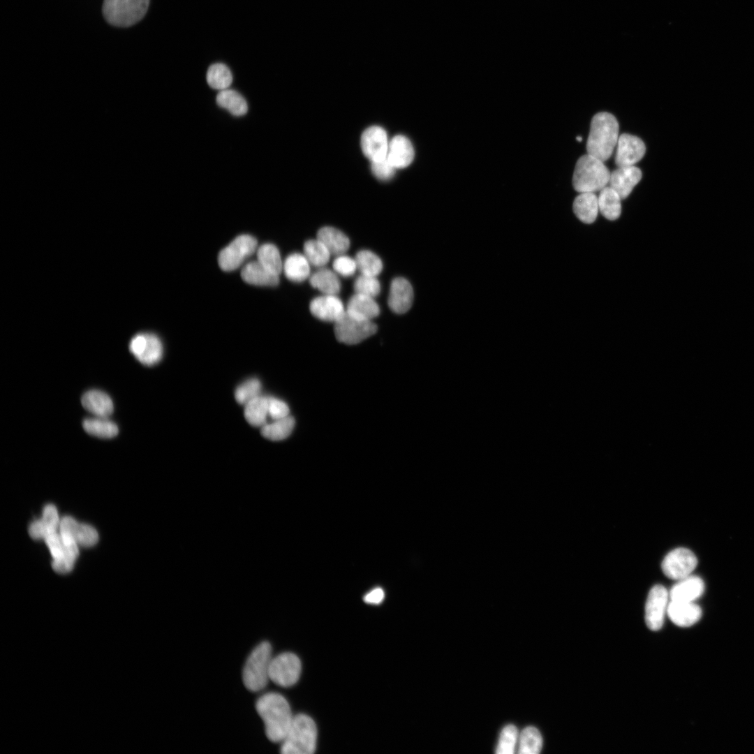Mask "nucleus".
Segmentation results:
<instances>
[{
  "instance_id": "14",
  "label": "nucleus",
  "mask_w": 754,
  "mask_h": 754,
  "mask_svg": "<svg viewBox=\"0 0 754 754\" xmlns=\"http://www.w3.org/2000/svg\"><path fill=\"white\" fill-rule=\"evenodd\" d=\"M389 142L385 131L380 126L367 128L361 138L362 151L371 162L387 158Z\"/></svg>"
},
{
  "instance_id": "31",
  "label": "nucleus",
  "mask_w": 754,
  "mask_h": 754,
  "mask_svg": "<svg viewBox=\"0 0 754 754\" xmlns=\"http://www.w3.org/2000/svg\"><path fill=\"white\" fill-rule=\"evenodd\" d=\"M346 310L371 320L380 314V307L374 298L359 293L350 297Z\"/></svg>"
},
{
  "instance_id": "43",
  "label": "nucleus",
  "mask_w": 754,
  "mask_h": 754,
  "mask_svg": "<svg viewBox=\"0 0 754 754\" xmlns=\"http://www.w3.org/2000/svg\"><path fill=\"white\" fill-rule=\"evenodd\" d=\"M518 731L513 725H506L501 731L496 753L498 754H512L514 753L517 741Z\"/></svg>"
},
{
  "instance_id": "21",
  "label": "nucleus",
  "mask_w": 754,
  "mask_h": 754,
  "mask_svg": "<svg viewBox=\"0 0 754 754\" xmlns=\"http://www.w3.org/2000/svg\"><path fill=\"white\" fill-rule=\"evenodd\" d=\"M678 581L669 592L670 600L694 602L704 593V582L697 576L690 575Z\"/></svg>"
},
{
  "instance_id": "29",
  "label": "nucleus",
  "mask_w": 754,
  "mask_h": 754,
  "mask_svg": "<svg viewBox=\"0 0 754 754\" xmlns=\"http://www.w3.org/2000/svg\"><path fill=\"white\" fill-rule=\"evenodd\" d=\"M311 286L324 295L338 294L341 290V282L337 274L327 268H319L309 276Z\"/></svg>"
},
{
  "instance_id": "7",
  "label": "nucleus",
  "mask_w": 754,
  "mask_h": 754,
  "mask_svg": "<svg viewBox=\"0 0 754 754\" xmlns=\"http://www.w3.org/2000/svg\"><path fill=\"white\" fill-rule=\"evenodd\" d=\"M376 325L371 320L346 309L343 315L334 323V334L337 340L348 345L360 343L374 334Z\"/></svg>"
},
{
  "instance_id": "24",
  "label": "nucleus",
  "mask_w": 754,
  "mask_h": 754,
  "mask_svg": "<svg viewBox=\"0 0 754 754\" xmlns=\"http://www.w3.org/2000/svg\"><path fill=\"white\" fill-rule=\"evenodd\" d=\"M59 524L56 507L52 504H48L43 509L42 518L30 525L29 533L34 539H45L57 532Z\"/></svg>"
},
{
  "instance_id": "48",
  "label": "nucleus",
  "mask_w": 754,
  "mask_h": 754,
  "mask_svg": "<svg viewBox=\"0 0 754 754\" xmlns=\"http://www.w3.org/2000/svg\"><path fill=\"white\" fill-rule=\"evenodd\" d=\"M577 140L579 141V142L582 141V137H577Z\"/></svg>"
},
{
  "instance_id": "6",
  "label": "nucleus",
  "mask_w": 754,
  "mask_h": 754,
  "mask_svg": "<svg viewBox=\"0 0 754 754\" xmlns=\"http://www.w3.org/2000/svg\"><path fill=\"white\" fill-rule=\"evenodd\" d=\"M149 3V0H103L102 13L110 24L128 27L145 16Z\"/></svg>"
},
{
  "instance_id": "20",
  "label": "nucleus",
  "mask_w": 754,
  "mask_h": 754,
  "mask_svg": "<svg viewBox=\"0 0 754 754\" xmlns=\"http://www.w3.org/2000/svg\"><path fill=\"white\" fill-rule=\"evenodd\" d=\"M670 620L677 626L688 627L697 623L701 616V608L694 602L670 600L667 610Z\"/></svg>"
},
{
  "instance_id": "27",
  "label": "nucleus",
  "mask_w": 754,
  "mask_h": 754,
  "mask_svg": "<svg viewBox=\"0 0 754 754\" xmlns=\"http://www.w3.org/2000/svg\"><path fill=\"white\" fill-rule=\"evenodd\" d=\"M311 265L304 254L293 253L284 260L283 271L286 278L293 282L300 283L310 276Z\"/></svg>"
},
{
  "instance_id": "25",
  "label": "nucleus",
  "mask_w": 754,
  "mask_h": 754,
  "mask_svg": "<svg viewBox=\"0 0 754 754\" xmlns=\"http://www.w3.org/2000/svg\"><path fill=\"white\" fill-rule=\"evenodd\" d=\"M241 276L246 283L258 286H275L279 282V276L269 272L258 260L246 264Z\"/></svg>"
},
{
  "instance_id": "42",
  "label": "nucleus",
  "mask_w": 754,
  "mask_h": 754,
  "mask_svg": "<svg viewBox=\"0 0 754 754\" xmlns=\"http://www.w3.org/2000/svg\"><path fill=\"white\" fill-rule=\"evenodd\" d=\"M353 289L355 293L374 298L380 293L381 286L376 276L361 274L355 279Z\"/></svg>"
},
{
  "instance_id": "15",
  "label": "nucleus",
  "mask_w": 754,
  "mask_h": 754,
  "mask_svg": "<svg viewBox=\"0 0 754 754\" xmlns=\"http://www.w3.org/2000/svg\"><path fill=\"white\" fill-rule=\"evenodd\" d=\"M645 151V145L640 138L623 133L618 139L615 163L618 168L634 165L642 158Z\"/></svg>"
},
{
  "instance_id": "8",
  "label": "nucleus",
  "mask_w": 754,
  "mask_h": 754,
  "mask_svg": "<svg viewBox=\"0 0 754 754\" xmlns=\"http://www.w3.org/2000/svg\"><path fill=\"white\" fill-rule=\"evenodd\" d=\"M257 249L258 242L255 237L249 235H240L220 251L219 265L223 271H233Z\"/></svg>"
},
{
  "instance_id": "1",
  "label": "nucleus",
  "mask_w": 754,
  "mask_h": 754,
  "mask_svg": "<svg viewBox=\"0 0 754 754\" xmlns=\"http://www.w3.org/2000/svg\"><path fill=\"white\" fill-rule=\"evenodd\" d=\"M256 709L264 722L267 739L281 742L293 720L287 700L281 694L270 692L261 695L256 702Z\"/></svg>"
},
{
  "instance_id": "13",
  "label": "nucleus",
  "mask_w": 754,
  "mask_h": 754,
  "mask_svg": "<svg viewBox=\"0 0 754 754\" xmlns=\"http://www.w3.org/2000/svg\"><path fill=\"white\" fill-rule=\"evenodd\" d=\"M669 598V592L663 585H655L649 591L645 605V622L650 630L656 631L662 628Z\"/></svg>"
},
{
  "instance_id": "47",
  "label": "nucleus",
  "mask_w": 754,
  "mask_h": 754,
  "mask_svg": "<svg viewBox=\"0 0 754 754\" xmlns=\"http://www.w3.org/2000/svg\"><path fill=\"white\" fill-rule=\"evenodd\" d=\"M385 593L381 588H376L364 596V600L369 604H379L384 599Z\"/></svg>"
},
{
  "instance_id": "18",
  "label": "nucleus",
  "mask_w": 754,
  "mask_h": 754,
  "mask_svg": "<svg viewBox=\"0 0 754 754\" xmlns=\"http://www.w3.org/2000/svg\"><path fill=\"white\" fill-rule=\"evenodd\" d=\"M60 533L71 538L77 545L83 547H91L98 540V535L94 528L89 525L80 524L73 518L64 517L59 524Z\"/></svg>"
},
{
  "instance_id": "16",
  "label": "nucleus",
  "mask_w": 754,
  "mask_h": 754,
  "mask_svg": "<svg viewBox=\"0 0 754 754\" xmlns=\"http://www.w3.org/2000/svg\"><path fill=\"white\" fill-rule=\"evenodd\" d=\"M413 290L411 283L405 278H394L390 286L387 298L389 308L395 313H406L412 306Z\"/></svg>"
},
{
  "instance_id": "2",
  "label": "nucleus",
  "mask_w": 754,
  "mask_h": 754,
  "mask_svg": "<svg viewBox=\"0 0 754 754\" xmlns=\"http://www.w3.org/2000/svg\"><path fill=\"white\" fill-rule=\"evenodd\" d=\"M619 123L614 115L601 112L593 117L586 142L587 154L603 161L612 154L619 139Z\"/></svg>"
},
{
  "instance_id": "22",
  "label": "nucleus",
  "mask_w": 754,
  "mask_h": 754,
  "mask_svg": "<svg viewBox=\"0 0 754 754\" xmlns=\"http://www.w3.org/2000/svg\"><path fill=\"white\" fill-rule=\"evenodd\" d=\"M413 158L414 149L407 138L399 135L390 141L387 158L395 169L408 166Z\"/></svg>"
},
{
  "instance_id": "38",
  "label": "nucleus",
  "mask_w": 754,
  "mask_h": 754,
  "mask_svg": "<svg viewBox=\"0 0 754 754\" xmlns=\"http://www.w3.org/2000/svg\"><path fill=\"white\" fill-rule=\"evenodd\" d=\"M355 260L357 268L362 274L377 276L383 269L381 259L369 250L359 251Z\"/></svg>"
},
{
  "instance_id": "36",
  "label": "nucleus",
  "mask_w": 754,
  "mask_h": 754,
  "mask_svg": "<svg viewBox=\"0 0 754 754\" xmlns=\"http://www.w3.org/2000/svg\"><path fill=\"white\" fill-rule=\"evenodd\" d=\"M257 260L267 269L279 275L283 271L281 255L277 247L270 243H266L257 249Z\"/></svg>"
},
{
  "instance_id": "33",
  "label": "nucleus",
  "mask_w": 754,
  "mask_h": 754,
  "mask_svg": "<svg viewBox=\"0 0 754 754\" xmlns=\"http://www.w3.org/2000/svg\"><path fill=\"white\" fill-rule=\"evenodd\" d=\"M268 415V397L259 395L245 404L244 416L252 426L262 427Z\"/></svg>"
},
{
  "instance_id": "4",
  "label": "nucleus",
  "mask_w": 754,
  "mask_h": 754,
  "mask_svg": "<svg viewBox=\"0 0 754 754\" xmlns=\"http://www.w3.org/2000/svg\"><path fill=\"white\" fill-rule=\"evenodd\" d=\"M610 172L599 158L589 154L581 156L575 165L572 186L579 193L601 191L609 182Z\"/></svg>"
},
{
  "instance_id": "3",
  "label": "nucleus",
  "mask_w": 754,
  "mask_h": 754,
  "mask_svg": "<svg viewBox=\"0 0 754 754\" xmlns=\"http://www.w3.org/2000/svg\"><path fill=\"white\" fill-rule=\"evenodd\" d=\"M317 728L311 718L305 714L293 717L291 725L281 741L283 754H312L316 748Z\"/></svg>"
},
{
  "instance_id": "5",
  "label": "nucleus",
  "mask_w": 754,
  "mask_h": 754,
  "mask_svg": "<svg viewBox=\"0 0 754 754\" xmlns=\"http://www.w3.org/2000/svg\"><path fill=\"white\" fill-rule=\"evenodd\" d=\"M272 658V646L267 641L260 642L251 652L242 671L243 683L249 690L258 692L266 687Z\"/></svg>"
},
{
  "instance_id": "41",
  "label": "nucleus",
  "mask_w": 754,
  "mask_h": 754,
  "mask_svg": "<svg viewBox=\"0 0 754 754\" xmlns=\"http://www.w3.org/2000/svg\"><path fill=\"white\" fill-rule=\"evenodd\" d=\"M262 385L256 378H249L241 383L235 390V397L240 404H246L260 395Z\"/></svg>"
},
{
  "instance_id": "32",
  "label": "nucleus",
  "mask_w": 754,
  "mask_h": 754,
  "mask_svg": "<svg viewBox=\"0 0 754 754\" xmlns=\"http://www.w3.org/2000/svg\"><path fill=\"white\" fill-rule=\"evenodd\" d=\"M82 427L89 434L101 438H112L119 432L117 425L108 417L94 416L83 420Z\"/></svg>"
},
{
  "instance_id": "19",
  "label": "nucleus",
  "mask_w": 754,
  "mask_h": 754,
  "mask_svg": "<svg viewBox=\"0 0 754 754\" xmlns=\"http://www.w3.org/2000/svg\"><path fill=\"white\" fill-rule=\"evenodd\" d=\"M642 171L632 165L619 167L610 173L609 186L615 190L621 199H625L631 193L633 187L640 181Z\"/></svg>"
},
{
  "instance_id": "10",
  "label": "nucleus",
  "mask_w": 754,
  "mask_h": 754,
  "mask_svg": "<svg viewBox=\"0 0 754 754\" xmlns=\"http://www.w3.org/2000/svg\"><path fill=\"white\" fill-rule=\"evenodd\" d=\"M302 670L299 658L290 652L280 653L272 657L269 668V680L281 687L295 685L300 677Z\"/></svg>"
},
{
  "instance_id": "34",
  "label": "nucleus",
  "mask_w": 754,
  "mask_h": 754,
  "mask_svg": "<svg viewBox=\"0 0 754 754\" xmlns=\"http://www.w3.org/2000/svg\"><path fill=\"white\" fill-rule=\"evenodd\" d=\"M217 104L235 116H242L247 112L248 105L245 98L232 89H223L216 96Z\"/></svg>"
},
{
  "instance_id": "30",
  "label": "nucleus",
  "mask_w": 754,
  "mask_h": 754,
  "mask_svg": "<svg viewBox=\"0 0 754 754\" xmlns=\"http://www.w3.org/2000/svg\"><path fill=\"white\" fill-rule=\"evenodd\" d=\"M621 197L610 186H605L600 191L598 197L599 211L607 219H617L621 212Z\"/></svg>"
},
{
  "instance_id": "46",
  "label": "nucleus",
  "mask_w": 754,
  "mask_h": 754,
  "mask_svg": "<svg viewBox=\"0 0 754 754\" xmlns=\"http://www.w3.org/2000/svg\"><path fill=\"white\" fill-rule=\"evenodd\" d=\"M371 169L376 177L383 180L390 179L395 170L387 158L382 161L371 162Z\"/></svg>"
},
{
  "instance_id": "23",
  "label": "nucleus",
  "mask_w": 754,
  "mask_h": 754,
  "mask_svg": "<svg viewBox=\"0 0 754 754\" xmlns=\"http://www.w3.org/2000/svg\"><path fill=\"white\" fill-rule=\"evenodd\" d=\"M82 406L94 416L108 417L113 413V402L105 392L90 390L81 398Z\"/></svg>"
},
{
  "instance_id": "44",
  "label": "nucleus",
  "mask_w": 754,
  "mask_h": 754,
  "mask_svg": "<svg viewBox=\"0 0 754 754\" xmlns=\"http://www.w3.org/2000/svg\"><path fill=\"white\" fill-rule=\"evenodd\" d=\"M333 270L343 277H349L355 274L357 265L355 258L344 254L337 256L332 263Z\"/></svg>"
},
{
  "instance_id": "17",
  "label": "nucleus",
  "mask_w": 754,
  "mask_h": 754,
  "mask_svg": "<svg viewBox=\"0 0 754 754\" xmlns=\"http://www.w3.org/2000/svg\"><path fill=\"white\" fill-rule=\"evenodd\" d=\"M311 314L326 322H337L345 313L342 301L334 295H323L313 298L309 304Z\"/></svg>"
},
{
  "instance_id": "37",
  "label": "nucleus",
  "mask_w": 754,
  "mask_h": 754,
  "mask_svg": "<svg viewBox=\"0 0 754 754\" xmlns=\"http://www.w3.org/2000/svg\"><path fill=\"white\" fill-rule=\"evenodd\" d=\"M304 255L309 264L317 268H322L327 264L330 252L318 239H309L304 244Z\"/></svg>"
},
{
  "instance_id": "9",
  "label": "nucleus",
  "mask_w": 754,
  "mask_h": 754,
  "mask_svg": "<svg viewBox=\"0 0 754 754\" xmlns=\"http://www.w3.org/2000/svg\"><path fill=\"white\" fill-rule=\"evenodd\" d=\"M45 540L53 558V569L62 574L70 572L78 556L77 544L71 538L57 532Z\"/></svg>"
},
{
  "instance_id": "12",
  "label": "nucleus",
  "mask_w": 754,
  "mask_h": 754,
  "mask_svg": "<svg viewBox=\"0 0 754 754\" xmlns=\"http://www.w3.org/2000/svg\"><path fill=\"white\" fill-rule=\"evenodd\" d=\"M129 350L140 363L151 367L161 361L163 344L154 334L139 333L131 339Z\"/></svg>"
},
{
  "instance_id": "35",
  "label": "nucleus",
  "mask_w": 754,
  "mask_h": 754,
  "mask_svg": "<svg viewBox=\"0 0 754 754\" xmlns=\"http://www.w3.org/2000/svg\"><path fill=\"white\" fill-rule=\"evenodd\" d=\"M295 424L294 418L290 415L274 420L273 422L266 423L261 427V434L271 441H281L290 435Z\"/></svg>"
},
{
  "instance_id": "39",
  "label": "nucleus",
  "mask_w": 754,
  "mask_h": 754,
  "mask_svg": "<svg viewBox=\"0 0 754 754\" xmlns=\"http://www.w3.org/2000/svg\"><path fill=\"white\" fill-rule=\"evenodd\" d=\"M207 81L210 87L221 91L230 87L232 82V75L226 65L216 63L208 68Z\"/></svg>"
},
{
  "instance_id": "26",
  "label": "nucleus",
  "mask_w": 754,
  "mask_h": 754,
  "mask_svg": "<svg viewBox=\"0 0 754 754\" xmlns=\"http://www.w3.org/2000/svg\"><path fill=\"white\" fill-rule=\"evenodd\" d=\"M317 239L334 256L344 254L350 247L349 238L341 230L333 227L325 226L319 229Z\"/></svg>"
},
{
  "instance_id": "11",
  "label": "nucleus",
  "mask_w": 754,
  "mask_h": 754,
  "mask_svg": "<svg viewBox=\"0 0 754 754\" xmlns=\"http://www.w3.org/2000/svg\"><path fill=\"white\" fill-rule=\"evenodd\" d=\"M697 565V559L690 549L679 547L670 552L663 560L661 568L666 577L680 580L691 575Z\"/></svg>"
},
{
  "instance_id": "40",
  "label": "nucleus",
  "mask_w": 754,
  "mask_h": 754,
  "mask_svg": "<svg viewBox=\"0 0 754 754\" xmlns=\"http://www.w3.org/2000/svg\"><path fill=\"white\" fill-rule=\"evenodd\" d=\"M542 746V739L539 730L532 726L524 728L519 737L518 753L521 754H538Z\"/></svg>"
},
{
  "instance_id": "45",
  "label": "nucleus",
  "mask_w": 754,
  "mask_h": 754,
  "mask_svg": "<svg viewBox=\"0 0 754 754\" xmlns=\"http://www.w3.org/2000/svg\"><path fill=\"white\" fill-rule=\"evenodd\" d=\"M288 406L282 400L268 397V414L274 420L289 415Z\"/></svg>"
},
{
  "instance_id": "28",
  "label": "nucleus",
  "mask_w": 754,
  "mask_h": 754,
  "mask_svg": "<svg viewBox=\"0 0 754 754\" xmlns=\"http://www.w3.org/2000/svg\"><path fill=\"white\" fill-rule=\"evenodd\" d=\"M573 212L585 223H592L599 212L597 195L592 192L580 193L573 202Z\"/></svg>"
}]
</instances>
